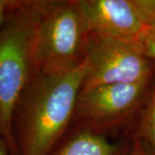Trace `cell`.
Masks as SVG:
<instances>
[{"label":"cell","instance_id":"obj_1","mask_svg":"<svg viewBox=\"0 0 155 155\" xmlns=\"http://www.w3.org/2000/svg\"><path fill=\"white\" fill-rule=\"evenodd\" d=\"M85 66L61 74L35 71L13 116L17 155H48L65 138L73 123Z\"/></svg>","mask_w":155,"mask_h":155},{"label":"cell","instance_id":"obj_2","mask_svg":"<svg viewBox=\"0 0 155 155\" xmlns=\"http://www.w3.org/2000/svg\"><path fill=\"white\" fill-rule=\"evenodd\" d=\"M41 0H18L0 30V134L17 155L12 121L17 104L35 72L34 41Z\"/></svg>","mask_w":155,"mask_h":155},{"label":"cell","instance_id":"obj_3","mask_svg":"<svg viewBox=\"0 0 155 155\" xmlns=\"http://www.w3.org/2000/svg\"><path fill=\"white\" fill-rule=\"evenodd\" d=\"M91 38L78 0H41L34 41L35 71L61 74L82 67Z\"/></svg>","mask_w":155,"mask_h":155},{"label":"cell","instance_id":"obj_4","mask_svg":"<svg viewBox=\"0 0 155 155\" xmlns=\"http://www.w3.org/2000/svg\"><path fill=\"white\" fill-rule=\"evenodd\" d=\"M154 78L138 83L82 87L75 109L74 127L108 136L129 129L134 122L136 125Z\"/></svg>","mask_w":155,"mask_h":155},{"label":"cell","instance_id":"obj_5","mask_svg":"<svg viewBox=\"0 0 155 155\" xmlns=\"http://www.w3.org/2000/svg\"><path fill=\"white\" fill-rule=\"evenodd\" d=\"M85 64L83 88L138 83L155 77L153 63L146 55L141 42L92 34Z\"/></svg>","mask_w":155,"mask_h":155},{"label":"cell","instance_id":"obj_6","mask_svg":"<svg viewBox=\"0 0 155 155\" xmlns=\"http://www.w3.org/2000/svg\"><path fill=\"white\" fill-rule=\"evenodd\" d=\"M93 35L141 42L148 34L134 0H78Z\"/></svg>","mask_w":155,"mask_h":155},{"label":"cell","instance_id":"obj_7","mask_svg":"<svg viewBox=\"0 0 155 155\" xmlns=\"http://www.w3.org/2000/svg\"><path fill=\"white\" fill-rule=\"evenodd\" d=\"M131 142L111 141L108 136L74 127L48 155H125Z\"/></svg>","mask_w":155,"mask_h":155},{"label":"cell","instance_id":"obj_8","mask_svg":"<svg viewBox=\"0 0 155 155\" xmlns=\"http://www.w3.org/2000/svg\"><path fill=\"white\" fill-rule=\"evenodd\" d=\"M132 140H140L155 155V78L148 99L136 122Z\"/></svg>","mask_w":155,"mask_h":155},{"label":"cell","instance_id":"obj_9","mask_svg":"<svg viewBox=\"0 0 155 155\" xmlns=\"http://www.w3.org/2000/svg\"><path fill=\"white\" fill-rule=\"evenodd\" d=\"M148 33L155 30V0H134Z\"/></svg>","mask_w":155,"mask_h":155},{"label":"cell","instance_id":"obj_10","mask_svg":"<svg viewBox=\"0 0 155 155\" xmlns=\"http://www.w3.org/2000/svg\"><path fill=\"white\" fill-rule=\"evenodd\" d=\"M18 4V0H0V30L5 26L11 11Z\"/></svg>","mask_w":155,"mask_h":155},{"label":"cell","instance_id":"obj_11","mask_svg":"<svg viewBox=\"0 0 155 155\" xmlns=\"http://www.w3.org/2000/svg\"><path fill=\"white\" fill-rule=\"evenodd\" d=\"M141 43L146 55L155 64V30L150 31L142 40Z\"/></svg>","mask_w":155,"mask_h":155},{"label":"cell","instance_id":"obj_12","mask_svg":"<svg viewBox=\"0 0 155 155\" xmlns=\"http://www.w3.org/2000/svg\"><path fill=\"white\" fill-rule=\"evenodd\" d=\"M125 155H153L148 147L140 140H132L130 148Z\"/></svg>","mask_w":155,"mask_h":155},{"label":"cell","instance_id":"obj_13","mask_svg":"<svg viewBox=\"0 0 155 155\" xmlns=\"http://www.w3.org/2000/svg\"><path fill=\"white\" fill-rule=\"evenodd\" d=\"M0 155H11L5 140L0 134Z\"/></svg>","mask_w":155,"mask_h":155}]
</instances>
